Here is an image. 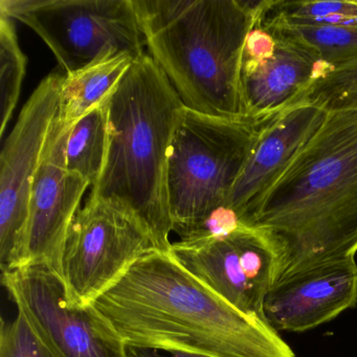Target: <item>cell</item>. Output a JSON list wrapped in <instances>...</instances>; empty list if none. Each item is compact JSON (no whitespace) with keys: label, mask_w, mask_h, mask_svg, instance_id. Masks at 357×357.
Here are the masks:
<instances>
[{"label":"cell","mask_w":357,"mask_h":357,"mask_svg":"<svg viewBox=\"0 0 357 357\" xmlns=\"http://www.w3.org/2000/svg\"><path fill=\"white\" fill-rule=\"evenodd\" d=\"M93 306L130 348L215 357H296L271 325L192 275L171 252L132 265Z\"/></svg>","instance_id":"1"},{"label":"cell","mask_w":357,"mask_h":357,"mask_svg":"<svg viewBox=\"0 0 357 357\" xmlns=\"http://www.w3.org/2000/svg\"><path fill=\"white\" fill-rule=\"evenodd\" d=\"M250 225L268 234L279 280L357 252V108L328 112L268 190Z\"/></svg>","instance_id":"2"},{"label":"cell","mask_w":357,"mask_h":357,"mask_svg":"<svg viewBox=\"0 0 357 357\" xmlns=\"http://www.w3.org/2000/svg\"><path fill=\"white\" fill-rule=\"evenodd\" d=\"M150 57L188 109L245 118L240 74L261 1L133 0Z\"/></svg>","instance_id":"3"},{"label":"cell","mask_w":357,"mask_h":357,"mask_svg":"<svg viewBox=\"0 0 357 357\" xmlns=\"http://www.w3.org/2000/svg\"><path fill=\"white\" fill-rule=\"evenodd\" d=\"M185 108L149 54L137 58L108 100L107 154L89 196L139 217L160 252L172 245L167 173Z\"/></svg>","instance_id":"4"},{"label":"cell","mask_w":357,"mask_h":357,"mask_svg":"<svg viewBox=\"0 0 357 357\" xmlns=\"http://www.w3.org/2000/svg\"><path fill=\"white\" fill-rule=\"evenodd\" d=\"M264 123L206 116L185 108L167 173L173 231L181 239L216 211L227 208Z\"/></svg>","instance_id":"5"},{"label":"cell","mask_w":357,"mask_h":357,"mask_svg":"<svg viewBox=\"0 0 357 357\" xmlns=\"http://www.w3.org/2000/svg\"><path fill=\"white\" fill-rule=\"evenodd\" d=\"M0 14L32 29L64 75L108 54H145L133 0H1Z\"/></svg>","instance_id":"6"},{"label":"cell","mask_w":357,"mask_h":357,"mask_svg":"<svg viewBox=\"0 0 357 357\" xmlns=\"http://www.w3.org/2000/svg\"><path fill=\"white\" fill-rule=\"evenodd\" d=\"M160 250L147 225L114 202L87 198L68 229L62 279L72 304L93 305L135 262Z\"/></svg>","instance_id":"7"},{"label":"cell","mask_w":357,"mask_h":357,"mask_svg":"<svg viewBox=\"0 0 357 357\" xmlns=\"http://www.w3.org/2000/svg\"><path fill=\"white\" fill-rule=\"evenodd\" d=\"M1 282L52 356L130 357L114 326L93 304H72L63 279L49 267L5 271Z\"/></svg>","instance_id":"8"},{"label":"cell","mask_w":357,"mask_h":357,"mask_svg":"<svg viewBox=\"0 0 357 357\" xmlns=\"http://www.w3.org/2000/svg\"><path fill=\"white\" fill-rule=\"evenodd\" d=\"M62 75L43 79L20 112L3 144L0 171V267L9 271L29 220L35 174L59 109Z\"/></svg>","instance_id":"9"},{"label":"cell","mask_w":357,"mask_h":357,"mask_svg":"<svg viewBox=\"0 0 357 357\" xmlns=\"http://www.w3.org/2000/svg\"><path fill=\"white\" fill-rule=\"evenodd\" d=\"M70 131L56 116L33 181L24 240L9 271L43 265L62 278L68 229L91 187L86 179L66 168Z\"/></svg>","instance_id":"10"},{"label":"cell","mask_w":357,"mask_h":357,"mask_svg":"<svg viewBox=\"0 0 357 357\" xmlns=\"http://www.w3.org/2000/svg\"><path fill=\"white\" fill-rule=\"evenodd\" d=\"M355 257L331 259L280 280L264 300L267 323L275 331L304 332L354 308Z\"/></svg>","instance_id":"11"},{"label":"cell","mask_w":357,"mask_h":357,"mask_svg":"<svg viewBox=\"0 0 357 357\" xmlns=\"http://www.w3.org/2000/svg\"><path fill=\"white\" fill-rule=\"evenodd\" d=\"M326 116L327 112L317 106L296 104L264 123L227 204L243 225H250L265 194L321 128Z\"/></svg>","instance_id":"12"},{"label":"cell","mask_w":357,"mask_h":357,"mask_svg":"<svg viewBox=\"0 0 357 357\" xmlns=\"http://www.w3.org/2000/svg\"><path fill=\"white\" fill-rule=\"evenodd\" d=\"M265 26L275 35V52L256 66L241 68L240 74L244 116L259 123L294 105L324 72L306 45Z\"/></svg>","instance_id":"13"},{"label":"cell","mask_w":357,"mask_h":357,"mask_svg":"<svg viewBox=\"0 0 357 357\" xmlns=\"http://www.w3.org/2000/svg\"><path fill=\"white\" fill-rule=\"evenodd\" d=\"M233 231L196 241L179 240L172 243L170 252L192 275L231 306L268 324L264 307L248 285Z\"/></svg>","instance_id":"14"},{"label":"cell","mask_w":357,"mask_h":357,"mask_svg":"<svg viewBox=\"0 0 357 357\" xmlns=\"http://www.w3.org/2000/svg\"><path fill=\"white\" fill-rule=\"evenodd\" d=\"M135 60L127 53L108 54L73 74L64 75L57 116L59 122L72 128L107 101Z\"/></svg>","instance_id":"15"},{"label":"cell","mask_w":357,"mask_h":357,"mask_svg":"<svg viewBox=\"0 0 357 357\" xmlns=\"http://www.w3.org/2000/svg\"><path fill=\"white\" fill-rule=\"evenodd\" d=\"M108 100L70 128L66 143V168L86 179L91 187L99 181L107 154Z\"/></svg>","instance_id":"16"},{"label":"cell","mask_w":357,"mask_h":357,"mask_svg":"<svg viewBox=\"0 0 357 357\" xmlns=\"http://www.w3.org/2000/svg\"><path fill=\"white\" fill-rule=\"evenodd\" d=\"M233 235L248 285L264 307L265 296L279 280V252L268 234L259 227L242 225Z\"/></svg>","instance_id":"17"},{"label":"cell","mask_w":357,"mask_h":357,"mask_svg":"<svg viewBox=\"0 0 357 357\" xmlns=\"http://www.w3.org/2000/svg\"><path fill=\"white\" fill-rule=\"evenodd\" d=\"M261 20L280 34L306 45L319 60L324 73L357 60V24L319 28L290 26L265 20L262 13Z\"/></svg>","instance_id":"18"},{"label":"cell","mask_w":357,"mask_h":357,"mask_svg":"<svg viewBox=\"0 0 357 357\" xmlns=\"http://www.w3.org/2000/svg\"><path fill=\"white\" fill-rule=\"evenodd\" d=\"M263 17L290 26H344L357 24V1L264 0Z\"/></svg>","instance_id":"19"},{"label":"cell","mask_w":357,"mask_h":357,"mask_svg":"<svg viewBox=\"0 0 357 357\" xmlns=\"http://www.w3.org/2000/svg\"><path fill=\"white\" fill-rule=\"evenodd\" d=\"M26 70V57L20 49L12 18L0 14V100L1 125L0 135H5L20 99Z\"/></svg>","instance_id":"20"},{"label":"cell","mask_w":357,"mask_h":357,"mask_svg":"<svg viewBox=\"0 0 357 357\" xmlns=\"http://www.w3.org/2000/svg\"><path fill=\"white\" fill-rule=\"evenodd\" d=\"M303 103L327 112L357 108V60L321 75L294 105Z\"/></svg>","instance_id":"21"},{"label":"cell","mask_w":357,"mask_h":357,"mask_svg":"<svg viewBox=\"0 0 357 357\" xmlns=\"http://www.w3.org/2000/svg\"><path fill=\"white\" fill-rule=\"evenodd\" d=\"M0 357H53L33 331L26 319L18 313L13 321H1Z\"/></svg>","instance_id":"22"},{"label":"cell","mask_w":357,"mask_h":357,"mask_svg":"<svg viewBox=\"0 0 357 357\" xmlns=\"http://www.w3.org/2000/svg\"><path fill=\"white\" fill-rule=\"evenodd\" d=\"M130 357H215L210 355L195 354V353L173 352L169 355H164L160 351L153 349L130 348L129 347Z\"/></svg>","instance_id":"23"}]
</instances>
